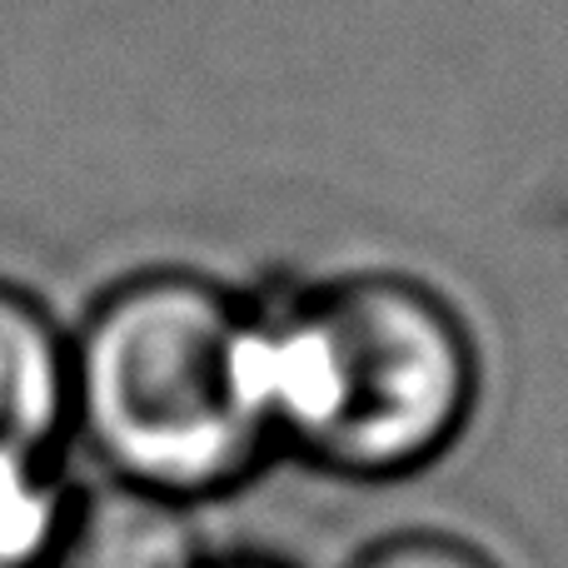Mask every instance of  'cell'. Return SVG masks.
I'll use <instances>...</instances> for the list:
<instances>
[{
  "mask_svg": "<svg viewBox=\"0 0 568 568\" xmlns=\"http://www.w3.org/2000/svg\"><path fill=\"white\" fill-rule=\"evenodd\" d=\"M275 444L349 489H399L469 429L479 354L454 304L394 270H349L260 304Z\"/></svg>",
  "mask_w": 568,
  "mask_h": 568,
  "instance_id": "6da1fadb",
  "label": "cell"
},
{
  "mask_svg": "<svg viewBox=\"0 0 568 568\" xmlns=\"http://www.w3.org/2000/svg\"><path fill=\"white\" fill-rule=\"evenodd\" d=\"M70 419L95 469L190 504L235 499L280 449L260 304L195 270L115 284L70 339Z\"/></svg>",
  "mask_w": 568,
  "mask_h": 568,
  "instance_id": "7a4b0ae2",
  "label": "cell"
},
{
  "mask_svg": "<svg viewBox=\"0 0 568 568\" xmlns=\"http://www.w3.org/2000/svg\"><path fill=\"white\" fill-rule=\"evenodd\" d=\"M215 539L200 504L85 469L70 479L60 529L40 568H210Z\"/></svg>",
  "mask_w": 568,
  "mask_h": 568,
  "instance_id": "3957f363",
  "label": "cell"
},
{
  "mask_svg": "<svg viewBox=\"0 0 568 568\" xmlns=\"http://www.w3.org/2000/svg\"><path fill=\"white\" fill-rule=\"evenodd\" d=\"M70 339L45 304L0 284V469L65 464Z\"/></svg>",
  "mask_w": 568,
  "mask_h": 568,
  "instance_id": "277c9868",
  "label": "cell"
},
{
  "mask_svg": "<svg viewBox=\"0 0 568 568\" xmlns=\"http://www.w3.org/2000/svg\"><path fill=\"white\" fill-rule=\"evenodd\" d=\"M339 568H499V564L464 534L409 524V529H389L379 539L359 544Z\"/></svg>",
  "mask_w": 568,
  "mask_h": 568,
  "instance_id": "5b68a950",
  "label": "cell"
},
{
  "mask_svg": "<svg viewBox=\"0 0 568 568\" xmlns=\"http://www.w3.org/2000/svg\"><path fill=\"white\" fill-rule=\"evenodd\" d=\"M210 568H280V564H265V559H215Z\"/></svg>",
  "mask_w": 568,
  "mask_h": 568,
  "instance_id": "8992f818",
  "label": "cell"
}]
</instances>
